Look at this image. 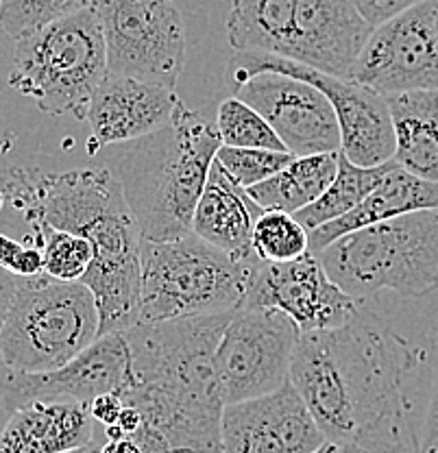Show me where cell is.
Masks as SVG:
<instances>
[{"label": "cell", "mask_w": 438, "mask_h": 453, "mask_svg": "<svg viewBox=\"0 0 438 453\" xmlns=\"http://www.w3.org/2000/svg\"><path fill=\"white\" fill-rule=\"evenodd\" d=\"M350 3L357 9V13L375 28L384 25V22H388L390 18L406 12L412 4L421 3V0H350Z\"/></svg>", "instance_id": "cell-31"}, {"label": "cell", "mask_w": 438, "mask_h": 453, "mask_svg": "<svg viewBox=\"0 0 438 453\" xmlns=\"http://www.w3.org/2000/svg\"><path fill=\"white\" fill-rule=\"evenodd\" d=\"M421 349L362 301L336 329L301 334L290 381L325 438L366 453H417Z\"/></svg>", "instance_id": "cell-1"}, {"label": "cell", "mask_w": 438, "mask_h": 453, "mask_svg": "<svg viewBox=\"0 0 438 453\" xmlns=\"http://www.w3.org/2000/svg\"><path fill=\"white\" fill-rule=\"evenodd\" d=\"M360 303L332 281L321 257L310 249L292 262H262L242 308L280 310L295 320L301 334H310L341 327Z\"/></svg>", "instance_id": "cell-14"}, {"label": "cell", "mask_w": 438, "mask_h": 453, "mask_svg": "<svg viewBox=\"0 0 438 453\" xmlns=\"http://www.w3.org/2000/svg\"><path fill=\"white\" fill-rule=\"evenodd\" d=\"M131 380V353L125 334L98 336L68 365L44 372H25L0 360V408L13 412L35 401H81L122 393Z\"/></svg>", "instance_id": "cell-13"}, {"label": "cell", "mask_w": 438, "mask_h": 453, "mask_svg": "<svg viewBox=\"0 0 438 453\" xmlns=\"http://www.w3.org/2000/svg\"><path fill=\"white\" fill-rule=\"evenodd\" d=\"M338 157L341 150L295 157L271 179L247 188L249 196L262 210H280L295 216L327 190L338 173Z\"/></svg>", "instance_id": "cell-23"}, {"label": "cell", "mask_w": 438, "mask_h": 453, "mask_svg": "<svg viewBox=\"0 0 438 453\" xmlns=\"http://www.w3.org/2000/svg\"><path fill=\"white\" fill-rule=\"evenodd\" d=\"M317 255L332 281L357 301L384 290L423 296L438 286V210L350 231Z\"/></svg>", "instance_id": "cell-5"}, {"label": "cell", "mask_w": 438, "mask_h": 453, "mask_svg": "<svg viewBox=\"0 0 438 453\" xmlns=\"http://www.w3.org/2000/svg\"><path fill=\"white\" fill-rule=\"evenodd\" d=\"M3 195L37 234L70 231L94 247L86 283L96 301L101 332H125L140 320L142 231L116 174L105 168H77L44 174L29 168L3 173Z\"/></svg>", "instance_id": "cell-2"}, {"label": "cell", "mask_w": 438, "mask_h": 453, "mask_svg": "<svg viewBox=\"0 0 438 453\" xmlns=\"http://www.w3.org/2000/svg\"><path fill=\"white\" fill-rule=\"evenodd\" d=\"M107 74L177 88L186 61V27L173 0H96Z\"/></svg>", "instance_id": "cell-10"}, {"label": "cell", "mask_w": 438, "mask_h": 453, "mask_svg": "<svg viewBox=\"0 0 438 453\" xmlns=\"http://www.w3.org/2000/svg\"><path fill=\"white\" fill-rule=\"evenodd\" d=\"M390 164H393V159L386 164H380V166H357V164H353L341 150L338 173L334 177V181L329 183L327 190L312 205L296 211L295 219L308 231L341 219V216L351 211L362 198L378 186L381 179H384V174L388 173Z\"/></svg>", "instance_id": "cell-24"}, {"label": "cell", "mask_w": 438, "mask_h": 453, "mask_svg": "<svg viewBox=\"0 0 438 453\" xmlns=\"http://www.w3.org/2000/svg\"><path fill=\"white\" fill-rule=\"evenodd\" d=\"M101 453H142V449L131 438H107Z\"/></svg>", "instance_id": "cell-36"}, {"label": "cell", "mask_w": 438, "mask_h": 453, "mask_svg": "<svg viewBox=\"0 0 438 453\" xmlns=\"http://www.w3.org/2000/svg\"><path fill=\"white\" fill-rule=\"evenodd\" d=\"M260 264L262 259H234L195 231L171 240L142 238L140 320L240 310Z\"/></svg>", "instance_id": "cell-6"}, {"label": "cell", "mask_w": 438, "mask_h": 453, "mask_svg": "<svg viewBox=\"0 0 438 453\" xmlns=\"http://www.w3.org/2000/svg\"><path fill=\"white\" fill-rule=\"evenodd\" d=\"M122 408H125V401H122L120 393H105V395H98L96 399L89 403V410H92V418L96 423L105 425H114L120 417Z\"/></svg>", "instance_id": "cell-32"}, {"label": "cell", "mask_w": 438, "mask_h": 453, "mask_svg": "<svg viewBox=\"0 0 438 453\" xmlns=\"http://www.w3.org/2000/svg\"><path fill=\"white\" fill-rule=\"evenodd\" d=\"M299 0H232L227 40L234 50L288 57Z\"/></svg>", "instance_id": "cell-22"}, {"label": "cell", "mask_w": 438, "mask_h": 453, "mask_svg": "<svg viewBox=\"0 0 438 453\" xmlns=\"http://www.w3.org/2000/svg\"><path fill=\"white\" fill-rule=\"evenodd\" d=\"M417 453H438V347L427 381L421 388V417L417 429Z\"/></svg>", "instance_id": "cell-30"}, {"label": "cell", "mask_w": 438, "mask_h": 453, "mask_svg": "<svg viewBox=\"0 0 438 453\" xmlns=\"http://www.w3.org/2000/svg\"><path fill=\"white\" fill-rule=\"evenodd\" d=\"M16 277L31 280V277L44 275V251L42 247H25L13 262L12 271Z\"/></svg>", "instance_id": "cell-33"}, {"label": "cell", "mask_w": 438, "mask_h": 453, "mask_svg": "<svg viewBox=\"0 0 438 453\" xmlns=\"http://www.w3.org/2000/svg\"><path fill=\"white\" fill-rule=\"evenodd\" d=\"M235 310L125 329L131 380L120 396L171 451L223 453L219 344Z\"/></svg>", "instance_id": "cell-3"}, {"label": "cell", "mask_w": 438, "mask_h": 453, "mask_svg": "<svg viewBox=\"0 0 438 453\" xmlns=\"http://www.w3.org/2000/svg\"><path fill=\"white\" fill-rule=\"evenodd\" d=\"M341 453H366V451H365V449H360V447L342 445V447H341Z\"/></svg>", "instance_id": "cell-39"}, {"label": "cell", "mask_w": 438, "mask_h": 453, "mask_svg": "<svg viewBox=\"0 0 438 453\" xmlns=\"http://www.w3.org/2000/svg\"><path fill=\"white\" fill-rule=\"evenodd\" d=\"M253 251L262 262H292L310 251V231L292 214L266 210L253 229Z\"/></svg>", "instance_id": "cell-26"}, {"label": "cell", "mask_w": 438, "mask_h": 453, "mask_svg": "<svg viewBox=\"0 0 438 453\" xmlns=\"http://www.w3.org/2000/svg\"><path fill=\"white\" fill-rule=\"evenodd\" d=\"M101 442L96 441H89L88 445H81L77 447V449H70V451H64V453H101Z\"/></svg>", "instance_id": "cell-37"}, {"label": "cell", "mask_w": 438, "mask_h": 453, "mask_svg": "<svg viewBox=\"0 0 438 453\" xmlns=\"http://www.w3.org/2000/svg\"><path fill=\"white\" fill-rule=\"evenodd\" d=\"M290 150L271 149H238V146H220L216 153V162L244 190L257 183L266 181L273 174L280 173L295 159Z\"/></svg>", "instance_id": "cell-29"}, {"label": "cell", "mask_w": 438, "mask_h": 453, "mask_svg": "<svg viewBox=\"0 0 438 453\" xmlns=\"http://www.w3.org/2000/svg\"><path fill=\"white\" fill-rule=\"evenodd\" d=\"M0 192H3V173H0Z\"/></svg>", "instance_id": "cell-41"}, {"label": "cell", "mask_w": 438, "mask_h": 453, "mask_svg": "<svg viewBox=\"0 0 438 453\" xmlns=\"http://www.w3.org/2000/svg\"><path fill=\"white\" fill-rule=\"evenodd\" d=\"M299 327L284 311L240 308L219 344V377L225 403L268 395L290 381Z\"/></svg>", "instance_id": "cell-11"}, {"label": "cell", "mask_w": 438, "mask_h": 453, "mask_svg": "<svg viewBox=\"0 0 438 453\" xmlns=\"http://www.w3.org/2000/svg\"><path fill=\"white\" fill-rule=\"evenodd\" d=\"M18 283H20V277H16L13 273L0 268V329H3L9 308H12V301L18 290Z\"/></svg>", "instance_id": "cell-34"}, {"label": "cell", "mask_w": 438, "mask_h": 453, "mask_svg": "<svg viewBox=\"0 0 438 453\" xmlns=\"http://www.w3.org/2000/svg\"><path fill=\"white\" fill-rule=\"evenodd\" d=\"M98 332L101 316L86 283L20 277L0 329V360L16 371H53L86 351Z\"/></svg>", "instance_id": "cell-8"}, {"label": "cell", "mask_w": 438, "mask_h": 453, "mask_svg": "<svg viewBox=\"0 0 438 453\" xmlns=\"http://www.w3.org/2000/svg\"><path fill=\"white\" fill-rule=\"evenodd\" d=\"M220 146L219 129L183 101L168 125L131 142L116 177L144 240L192 234L195 210Z\"/></svg>", "instance_id": "cell-4"}, {"label": "cell", "mask_w": 438, "mask_h": 453, "mask_svg": "<svg viewBox=\"0 0 438 453\" xmlns=\"http://www.w3.org/2000/svg\"><path fill=\"white\" fill-rule=\"evenodd\" d=\"M107 77V49L96 9L86 7L16 42L9 85L50 116L86 120Z\"/></svg>", "instance_id": "cell-7"}, {"label": "cell", "mask_w": 438, "mask_h": 453, "mask_svg": "<svg viewBox=\"0 0 438 453\" xmlns=\"http://www.w3.org/2000/svg\"><path fill=\"white\" fill-rule=\"evenodd\" d=\"M22 249H25V244H20L18 240L9 238V235L0 234V268H4V271H12L13 262H16V257L20 255Z\"/></svg>", "instance_id": "cell-35"}, {"label": "cell", "mask_w": 438, "mask_h": 453, "mask_svg": "<svg viewBox=\"0 0 438 453\" xmlns=\"http://www.w3.org/2000/svg\"><path fill=\"white\" fill-rule=\"evenodd\" d=\"M264 211L214 159L195 210L192 231L234 259H260L253 251V229Z\"/></svg>", "instance_id": "cell-18"}, {"label": "cell", "mask_w": 438, "mask_h": 453, "mask_svg": "<svg viewBox=\"0 0 438 453\" xmlns=\"http://www.w3.org/2000/svg\"><path fill=\"white\" fill-rule=\"evenodd\" d=\"M421 210H438V181L417 177L393 159L384 179L351 211L310 231V249L319 253L350 231Z\"/></svg>", "instance_id": "cell-20"}, {"label": "cell", "mask_w": 438, "mask_h": 453, "mask_svg": "<svg viewBox=\"0 0 438 453\" xmlns=\"http://www.w3.org/2000/svg\"><path fill=\"white\" fill-rule=\"evenodd\" d=\"M179 103L175 88L107 74L89 101L86 122L96 144H122L168 125Z\"/></svg>", "instance_id": "cell-17"}, {"label": "cell", "mask_w": 438, "mask_h": 453, "mask_svg": "<svg viewBox=\"0 0 438 453\" xmlns=\"http://www.w3.org/2000/svg\"><path fill=\"white\" fill-rule=\"evenodd\" d=\"M4 201H7V198H4V195H3V192H0V210H3V205H4Z\"/></svg>", "instance_id": "cell-40"}, {"label": "cell", "mask_w": 438, "mask_h": 453, "mask_svg": "<svg viewBox=\"0 0 438 453\" xmlns=\"http://www.w3.org/2000/svg\"><path fill=\"white\" fill-rule=\"evenodd\" d=\"M229 89L271 122L296 157L341 150L342 135L336 111L312 83L266 70L229 85Z\"/></svg>", "instance_id": "cell-15"}, {"label": "cell", "mask_w": 438, "mask_h": 453, "mask_svg": "<svg viewBox=\"0 0 438 453\" xmlns=\"http://www.w3.org/2000/svg\"><path fill=\"white\" fill-rule=\"evenodd\" d=\"M395 129V162L427 181H438V89L386 96Z\"/></svg>", "instance_id": "cell-21"}, {"label": "cell", "mask_w": 438, "mask_h": 453, "mask_svg": "<svg viewBox=\"0 0 438 453\" xmlns=\"http://www.w3.org/2000/svg\"><path fill=\"white\" fill-rule=\"evenodd\" d=\"M327 441L292 381L268 395L225 403L223 453H312Z\"/></svg>", "instance_id": "cell-16"}, {"label": "cell", "mask_w": 438, "mask_h": 453, "mask_svg": "<svg viewBox=\"0 0 438 453\" xmlns=\"http://www.w3.org/2000/svg\"><path fill=\"white\" fill-rule=\"evenodd\" d=\"M94 3L96 0H0V33L18 42Z\"/></svg>", "instance_id": "cell-27"}, {"label": "cell", "mask_w": 438, "mask_h": 453, "mask_svg": "<svg viewBox=\"0 0 438 453\" xmlns=\"http://www.w3.org/2000/svg\"><path fill=\"white\" fill-rule=\"evenodd\" d=\"M216 129H219L220 142L225 146L288 150L277 135V131L271 127V122L256 107H251L238 96H229L220 103Z\"/></svg>", "instance_id": "cell-25"}, {"label": "cell", "mask_w": 438, "mask_h": 453, "mask_svg": "<svg viewBox=\"0 0 438 453\" xmlns=\"http://www.w3.org/2000/svg\"><path fill=\"white\" fill-rule=\"evenodd\" d=\"M281 73L319 88L332 103L341 127V150L357 166H380L395 157V129L388 103L378 89L353 79L336 77L312 65L286 59L271 53L238 50L232 55L225 81L234 85L257 73Z\"/></svg>", "instance_id": "cell-9"}, {"label": "cell", "mask_w": 438, "mask_h": 453, "mask_svg": "<svg viewBox=\"0 0 438 453\" xmlns=\"http://www.w3.org/2000/svg\"><path fill=\"white\" fill-rule=\"evenodd\" d=\"M380 94L438 89V0H421L375 27L351 68Z\"/></svg>", "instance_id": "cell-12"}, {"label": "cell", "mask_w": 438, "mask_h": 453, "mask_svg": "<svg viewBox=\"0 0 438 453\" xmlns=\"http://www.w3.org/2000/svg\"><path fill=\"white\" fill-rule=\"evenodd\" d=\"M312 453H341V445H336V442H332V441H325L323 445Z\"/></svg>", "instance_id": "cell-38"}, {"label": "cell", "mask_w": 438, "mask_h": 453, "mask_svg": "<svg viewBox=\"0 0 438 453\" xmlns=\"http://www.w3.org/2000/svg\"><path fill=\"white\" fill-rule=\"evenodd\" d=\"M94 441L89 403L35 401L13 410L0 432V453H64Z\"/></svg>", "instance_id": "cell-19"}, {"label": "cell", "mask_w": 438, "mask_h": 453, "mask_svg": "<svg viewBox=\"0 0 438 453\" xmlns=\"http://www.w3.org/2000/svg\"><path fill=\"white\" fill-rule=\"evenodd\" d=\"M44 251V275L58 281H81L94 259V247L88 238L70 231H40Z\"/></svg>", "instance_id": "cell-28"}, {"label": "cell", "mask_w": 438, "mask_h": 453, "mask_svg": "<svg viewBox=\"0 0 438 453\" xmlns=\"http://www.w3.org/2000/svg\"><path fill=\"white\" fill-rule=\"evenodd\" d=\"M168 453H196V451H168Z\"/></svg>", "instance_id": "cell-42"}]
</instances>
